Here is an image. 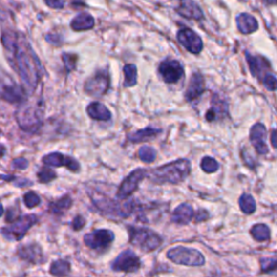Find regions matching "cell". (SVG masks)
<instances>
[{
	"label": "cell",
	"mask_w": 277,
	"mask_h": 277,
	"mask_svg": "<svg viewBox=\"0 0 277 277\" xmlns=\"http://www.w3.org/2000/svg\"><path fill=\"white\" fill-rule=\"evenodd\" d=\"M70 27L75 32L88 31V29L94 27V19L88 13H80L76 18L73 19L72 23H70Z\"/></svg>",
	"instance_id": "obj_25"
},
{
	"label": "cell",
	"mask_w": 277,
	"mask_h": 277,
	"mask_svg": "<svg viewBox=\"0 0 277 277\" xmlns=\"http://www.w3.org/2000/svg\"><path fill=\"white\" fill-rule=\"evenodd\" d=\"M47 42L53 46H60L62 43V37L57 34H49L47 36Z\"/></svg>",
	"instance_id": "obj_42"
},
{
	"label": "cell",
	"mask_w": 277,
	"mask_h": 277,
	"mask_svg": "<svg viewBox=\"0 0 277 277\" xmlns=\"http://www.w3.org/2000/svg\"><path fill=\"white\" fill-rule=\"evenodd\" d=\"M261 271L263 273H275L277 272V254L273 256L260 259Z\"/></svg>",
	"instance_id": "obj_32"
},
{
	"label": "cell",
	"mask_w": 277,
	"mask_h": 277,
	"mask_svg": "<svg viewBox=\"0 0 277 277\" xmlns=\"http://www.w3.org/2000/svg\"><path fill=\"white\" fill-rule=\"evenodd\" d=\"M193 216H194V210L192 208V206L189 204H181L173 211L172 216H171V221L175 224L185 225L191 222Z\"/></svg>",
	"instance_id": "obj_22"
},
{
	"label": "cell",
	"mask_w": 277,
	"mask_h": 277,
	"mask_svg": "<svg viewBox=\"0 0 277 277\" xmlns=\"http://www.w3.org/2000/svg\"><path fill=\"white\" fill-rule=\"evenodd\" d=\"M177 12L180 16L184 17L189 20H195V21H199L204 18L203 11L199 8V6L193 0H180L179 4L177 7Z\"/></svg>",
	"instance_id": "obj_18"
},
{
	"label": "cell",
	"mask_w": 277,
	"mask_h": 277,
	"mask_svg": "<svg viewBox=\"0 0 277 277\" xmlns=\"http://www.w3.org/2000/svg\"><path fill=\"white\" fill-rule=\"evenodd\" d=\"M148 175L149 171L143 168L133 170L120 184L117 193H116V197L122 200L127 199L129 196L132 195L138 190L141 181L147 178Z\"/></svg>",
	"instance_id": "obj_10"
},
{
	"label": "cell",
	"mask_w": 277,
	"mask_h": 277,
	"mask_svg": "<svg viewBox=\"0 0 277 277\" xmlns=\"http://www.w3.org/2000/svg\"><path fill=\"white\" fill-rule=\"evenodd\" d=\"M44 3L51 9H62L64 7V0H43Z\"/></svg>",
	"instance_id": "obj_41"
},
{
	"label": "cell",
	"mask_w": 277,
	"mask_h": 277,
	"mask_svg": "<svg viewBox=\"0 0 277 277\" xmlns=\"http://www.w3.org/2000/svg\"><path fill=\"white\" fill-rule=\"evenodd\" d=\"M87 114L89 115L90 118L99 120V122H107L112 117V114H110L108 108L100 102H93L89 104L87 107Z\"/></svg>",
	"instance_id": "obj_23"
},
{
	"label": "cell",
	"mask_w": 277,
	"mask_h": 277,
	"mask_svg": "<svg viewBox=\"0 0 277 277\" xmlns=\"http://www.w3.org/2000/svg\"><path fill=\"white\" fill-rule=\"evenodd\" d=\"M271 143L275 149H277V129L273 130V132L271 134Z\"/></svg>",
	"instance_id": "obj_44"
},
{
	"label": "cell",
	"mask_w": 277,
	"mask_h": 277,
	"mask_svg": "<svg viewBox=\"0 0 277 277\" xmlns=\"http://www.w3.org/2000/svg\"><path fill=\"white\" fill-rule=\"evenodd\" d=\"M225 115H228V104L223 99H220L218 94H215L211 102L210 109L206 113V119L208 122H214L225 117Z\"/></svg>",
	"instance_id": "obj_20"
},
{
	"label": "cell",
	"mask_w": 277,
	"mask_h": 277,
	"mask_svg": "<svg viewBox=\"0 0 277 277\" xmlns=\"http://www.w3.org/2000/svg\"><path fill=\"white\" fill-rule=\"evenodd\" d=\"M0 132H1V131H0Z\"/></svg>",
	"instance_id": "obj_48"
},
{
	"label": "cell",
	"mask_w": 277,
	"mask_h": 277,
	"mask_svg": "<svg viewBox=\"0 0 277 277\" xmlns=\"http://www.w3.org/2000/svg\"><path fill=\"white\" fill-rule=\"evenodd\" d=\"M4 154H6V148L2 144H0V158L3 157Z\"/></svg>",
	"instance_id": "obj_45"
},
{
	"label": "cell",
	"mask_w": 277,
	"mask_h": 277,
	"mask_svg": "<svg viewBox=\"0 0 277 277\" xmlns=\"http://www.w3.org/2000/svg\"><path fill=\"white\" fill-rule=\"evenodd\" d=\"M73 205V200L69 196H63L58 200H55L54 203L50 205V211L53 213H63L64 211H66L70 208V206Z\"/></svg>",
	"instance_id": "obj_29"
},
{
	"label": "cell",
	"mask_w": 277,
	"mask_h": 277,
	"mask_svg": "<svg viewBox=\"0 0 277 277\" xmlns=\"http://www.w3.org/2000/svg\"><path fill=\"white\" fill-rule=\"evenodd\" d=\"M266 129L262 124H256L250 130V142L259 154H266L269 148L266 145Z\"/></svg>",
	"instance_id": "obj_17"
},
{
	"label": "cell",
	"mask_w": 277,
	"mask_h": 277,
	"mask_svg": "<svg viewBox=\"0 0 277 277\" xmlns=\"http://www.w3.org/2000/svg\"><path fill=\"white\" fill-rule=\"evenodd\" d=\"M37 222L38 219L35 214L21 215L16 220H13L6 228H3L1 230V233L8 240L19 241L24 237L27 231Z\"/></svg>",
	"instance_id": "obj_8"
},
{
	"label": "cell",
	"mask_w": 277,
	"mask_h": 277,
	"mask_svg": "<svg viewBox=\"0 0 277 277\" xmlns=\"http://www.w3.org/2000/svg\"><path fill=\"white\" fill-rule=\"evenodd\" d=\"M240 210L246 214H251L256 211V201L254 197L249 194H243L239 198Z\"/></svg>",
	"instance_id": "obj_31"
},
{
	"label": "cell",
	"mask_w": 277,
	"mask_h": 277,
	"mask_svg": "<svg viewBox=\"0 0 277 277\" xmlns=\"http://www.w3.org/2000/svg\"><path fill=\"white\" fill-rule=\"evenodd\" d=\"M205 91V80L203 75L199 73H194L191 77L189 87L186 89L185 99L188 101H194L200 97Z\"/></svg>",
	"instance_id": "obj_19"
},
{
	"label": "cell",
	"mask_w": 277,
	"mask_h": 277,
	"mask_svg": "<svg viewBox=\"0 0 277 277\" xmlns=\"http://www.w3.org/2000/svg\"><path fill=\"white\" fill-rule=\"evenodd\" d=\"M85 224V219L83 215L75 216L72 221V223H70V225H72V229L74 231H80L84 228Z\"/></svg>",
	"instance_id": "obj_39"
},
{
	"label": "cell",
	"mask_w": 277,
	"mask_h": 277,
	"mask_svg": "<svg viewBox=\"0 0 277 277\" xmlns=\"http://www.w3.org/2000/svg\"><path fill=\"white\" fill-rule=\"evenodd\" d=\"M1 43L10 66L19 74L25 85L32 92L35 91L42 80L43 68L27 38L20 32L3 29Z\"/></svg>",
	"instance_id": "obj_1"
},
{
	"label": "cell",
	"mask_w": 277,
	"mask_h": 277,
	"mask_svg": "<svg viewBox=\"0 0 277 277\" xmlns=\"http://www.w3.org/2000/svg\"><path fill=\"white\" fill-rule=\"evenodd\" d=\"M139 158L142 160V162L147 163V164H150L153 163L154 160L156 159V150L150 148V147H143L139 149Z\"/></svg>",
	"instance_id": "obj_33"
},
{
	"label": "cell",
	"mask_w": 277,
	"mask_h": 277,
	"mask_svg": "<svg viewBox=\"0 0 277 277\" xmlns=\"http://www.w3.org/2000/svg\"><path fill=\"white\" fill-rule=\"evenodd\" d=\"M24 204L27 208H35L40 205V197L35 192H27L23 197Z\"/></svg>",
	"instance_id": "obj_37"
},
{
	"label": "cell",
	"mask_w": 277,
	"mask_h": 277,
	"mask_svg": "<svg viewBox=\"0 0 277 277\" xmlns=\"http://www.w3.org/2000/svg\"><path fill=\"white\" fill-rule=\"evenodd\" d=\"M236 23L240 33L243 34H250L256 32L259 27V24L256 20L250 16L248 13H241L236 18Z\"/></svg>",
	"instance_id": "obj_24"
},
{
	"label": "cell",
	"mask_w": 277,
	"mask_h": 277,
	"mask_svg": "<svg viewBox=\"0 0 277 277\" xmlns=\"http://www.w3.org/2000/svg\"><path fill=\"white\" fill-rule=\"evenodd\" d=\"M109 88V75L105 69L99 70L85 84V92L94 98H100L107 92Z\"/></svg>",
	"instance_id": "obj_11"
},
{
	"label": "cell",
	"mask_w": 277,
	"mask_h": 277,
	"mask_svg": "<svg viewBox=\"0 0 277 277\" xmlns=\"http://www.w3.org/2000/svg\"><path fill=\"white\" fill-rule=\"evenodd\" d=\"M88 194L91 198L93 205L101 213L107 216H117V218H128L134 213L135 205L133 200H122L112 198L102 191L94 188L88 189Z\"/></svg>",
	"instance_id": "obj_2"
},
{
	"label": "cell",
	"mask_w": 277,
	"mask_h": 277,
	"mask_svg": "<svg viewBox=\"0 0 277 277\" xmlns=\"http://www.w3.org/2000/svg\"><path fill=\"white\" fill-rule=\"evenodd\" d=\"M18 256L22 260L32 262V263H37L43 258V251L38 244L33 243L19 247Z\"/></svg>",
	"instance_id": "obj_21"
},
{
	"label": "cell",
	"mask_w": 277,
	"mask_h": 277,
	"mask_svg": "<svg viewBox=\"0 0 277 277\" xmlns=\"http://www.w3.org/2000/svg\"><path fill=\"white\" fill-rule=\"evenodd\" d=\"M37 178L40 183H49L57 178V173L49 167H43L38 171Z\"/></svg>",
	"instance_id": "obj_34"
},
{
	"label": "cell",
	"mask_w": 277,
	"mask_h": 277,
	"mask_svg": "<svg viewBox=\"0 0 277 277\" xmlns=\"http://www.w3.org/2000/svg\"><path fill=\"white\" fill-rule=\"evenodd\" d=\"M167 258L174 263L186 266H201L205 264V258L200 251L183 246L174 247L168 250Z\"/></svg>",
	"instance_id": "obj_7"
},
{
	"label": "cell",
	"mask_w": 277,
	"mask_h": 277,
	"mask_svg": "<svg viewBox=\"0 0 277 277\" xmlns=\"http://www.w3.org/2000/svg\"><path fill=\"white\" fill-rule=\"evenodd\" d=\"M62 61L64 63V66H65V69H66V72L70 73L72 70L76 68L78 57L76 54H73V53H63Z\"/></svg>",
	"instance_id": "obj_35"
},
{
	"label": "cell",
	"mask_w": 277,
	"mask_h": 277,
	"mask_svg": "<svg viewBox=\"0 0 277 277\" xmlns=\"http://www.w3.org/2000/svg\"><path fill=\"white\" fill-rule=\"evenodd\" d=\"M251 236L256 241H265L270 238V229L265 224H256L250 230Z\"/></svg>",
	"instance_id": "obj_30"
},
{
	"label": "cell",
	"mask_w": 277,
	"mask_h": 277,
	"mask_svg": "<svg viewBox=\"0 0 277 277\" xmlns=\"http://www.w3.org/2000/svg\"><path fill=\"white\" fill-rule=\"evenodd\" d=\"M178 40L182 46L193 54H198L203 50V40L194 31L190 28L180 29Z\"/></svg>",
	"instance_id": "obj_15"
},
{
	"label": "cell",
	"mask_w": 277,
	"mask_h": 277,
	"mask_svg": "<svg viewBox=\"0 0 277 277\" xmlns=\"http://www.w3.org/2000/svg\"><path fill=\"white\" fill-rule=\"evenodd\" d=\"M3 213H4L3 206H2V204H1V203H0V218H1V216L3 215Z\"/></svg>",
	"instance_id": "obj_47"
},
{
	"label": "cell",
	"mask_w": 277,
	"mask_h": 277,
	"mask_svg": "<svg viewBox=\"0 0 277 277\" xmlns=\"http://www.w3.org/2000/svg\"><path fill=\"white\" fill-rule=\"evenodd\" d=\"M160 77L165 83L175 84L183 77L184 69L181 63L177 60H166L158 67Z\"/></svg>",
	"instance_id": "obj_13"
},
{
	"label": "cell",
	"mask_w": 277,
	"mask_h": 277,
	"mask_svg": "<svg viewBox=\"0 0 277 277\" xmlns=\"http://www.w3.org/2000/svg\"><path fill=\"white\" fill-rule=\"evenodd\" d=\"M12 166L16 169L24 170V169H26L28 167V162L25 158H23V157H19V158H16V159L13 160Z\"/></svg>",
	"instance_id": "obj_40"
},
{
	"label": "cell",
	"mask_w": 277,
	"mask_h": 277,
	"mask_svg": "<svg viewBox=\"0 0 277 277\" xmlns=\"http://www.w3.org/2000/svg\"><path fill=\"white\" fill-rule=\"evenodd\" d=\"M43 163L47 167H66L73 172H78L80 165L76 159L67 155H63L59 152H54L43 156Z\"/></svg>",
	"instance_id": "obj_14"
},
{
	"label": "cell",
	"mask_w": 277,
	"mask_h": 277,
	"mask_svg": "<svg viewBox=\"0 0 277 277\" xmlns=\"http://www.w3.org/2000/svg\"><path fill=\"white\" fill-rule=\"evenodd\" d=\"M246 59L249 64L251 74L261 80V83L271 74L270 63L263 57H254V55H250L248 52H246Z\"/></svg>",
	"instance_id": "obj_16"
},
{
	"label": "cell",
	"mask_w": 277,
	"mask_h": 277,
	"mask_svg": "<svg viewBox=\"0 0 277 277\" xmlns=\"http://www.w3.org/2000/svg\"><path fill=\"white\" fill-rule=\"evenodd\" d=\"M141 261L139 256L132 250L127 249L120 253L112 263V269L115 272H126V273H133L139 271Z\"/></svg>",
	"instance_id": "obj_12"
},
{
	"label": "cell",
	"mask_w": 277,
	"mask_h": 277,
	"mask_svg": "<svg viewBox=\"0 0 277 277\" xmlns=\"http://www.w3.org/2000/svg\"><path fill=\"white\" fill-rule=\"evenodd\" d=\"M124 76H125V88H130L137 85L138 79V69L134 64H126L124 66Z\"/></svg>",
	"instance_id": "obj_28"
},
{
	"label": "cell",
	"mask_w": 277,
	"mask_h": 277,
	"mask_svg": "<svg viewBox=\"0 0 277 277\" xmlns=\"http://www.w3.org/2000/svg\"><path fill=\"white\" fill-rule=\"evenodd\" d=\"M130 243L144 253H150L163 244V238L156 232L148 228L128 226Z\"/></svg>",
	"instance_id": "obj_5"
},
{
	"label": "cell",
	"mask_w": 277,
	"mask_h": 277,
	"mask_svg": "<svg viewBox=\"0 0 277 277\" xmlns=\"http://www.w3.org/2000/svg\"><path fill=\"white\" fill-rule=\"evenodd\" d=\"M200 167L205 171V172L213 173L219 169V164L213 157H205L203 158V160H201Z\"/></svg>",
	"instance_id": "obj_36"
},
{
	"label": "cell",
	"mask_w": 277,
	"mask_h": 277,
	"mask_svg": "<svg viewBox=\"0 0 277 277\" xmlns=\"http://www.w3.org/2000/svg\"><path fill=\"white\" fill-rule=\"evenodd\" d=\"M191 163L188 159H178L155 168L149 173L150 181L157 184H178L189 177Z\"/></svg>",
	"instance_id": "obj_4"
},
{
	"label": "cell",
	"mask_w": 277,
	"mask_h": 277,
	"mask_svg": "<svg viewBox=\"0 0 277 277\" xmlns=\"http://www.w3.org/2000/svg\"><path fill=\"white\" fill-rule=\"evenodd\" d=\"M262 84H263L266 89L271 90V91H275V90H277V78L273 74H270L269 76L262 82Z\"/></svg>",
	"instance_id": "obj_38"
},
{
	"label": "cell",
	"mask_w": 277,
	"mask_h": 277,
	"mask_svg": "<svg viewBox=\"0 0 277 277\" xmlns=\"http://www.w3.org/2000/svg\"><path fill=\"white\" fill-rule=\"evenodd\" d=\"M208 218V213L207 211H205V210H198V213L197 214H196V221L197 222H200V221H204Z\"/></svg>",
	"instance_id": "obj_43"
},
{
	"label": "cell",
	"mask_w": 277,
	"mask_h": 277,
	"mask_svg": "<svg viewBox=\"0 0 277 277\" xmlns=\"http://www.w3.org/2000/svg\"><path fill=\"white\" fill-rule=\"evenodd\" d=\"M115 239V235L109 230H95L84 236L85 245L98 253L107 251Z\"/></svg>",
	"instance_id": "obj_9"
},
{
	"label": "cell",
	"mask_w": 277,
	"mask_h": 277,
	"mask_svg": "<svg viewBox=\"0 0 277 277\" xmlns=\"http://www.w3.org/2000/svg\"><path fill=\"white\" fill-rule=\"evenodd\" d=\"M0 98L11 104H21L27 99L24 89L0 67Z\"/></svg>",
	"instance_id": "obj_6"
},
{
	"label": "cell",
	"mask_w": 277,
	"mask_h": 277,
	"mask_svg": "<svg viewBox=\"0 0 277 277\" xmlns=\"http://www.w3.org/2000/svg\"><path fill=\"white\" fill-rule=\"evenodd\" d=\"M266 4H276L277 0H263Z\"/></svg>",
	"instance_id": "obj_46"
},
{
	"label": "cell",
	"mask_w": 277,
	"mask_h": 277,
	"mask_svg": "<svg viewBox=\"0 0 277 277\" xmlns=\"http://www.w3.org/2000/svg\"><path fill=\"white\" fill-rule=\"evenodd\" d=\"M70 264L66 260H57L50 265V274L55 277H65L69 274Z\"/></svg>",
	"instance_id": "obj_27"
},
{
	"label": "cell",
	"mask_w": 277,
	"mask_h": 277,
	"mask_svg": "<svg viewBox=\"0 0 277 277\" xmlns=\"http://www.w3.org/2000/svg\"><path fill=\"white\" fill-rule=\"evenodd\" d=\"M160 133L159 129H155L152 127H148L144 128L142 130H138L135 131L134 133L129 135V141H131L132 143H140V142H144V141H148L153 139L155 137Z\"/></svg>",
	"instance_id": "obj_26"
},
{
	"label": "cell",
	"mask_w": 277,
	"mask_h": 277,
	"mask_svg": "<svg viewBox=\"0 0 277 277\" xmlns=\"http://www.w3.org/2000/svg\"><path fill=\"white\" fill-rule=\"evenodd\" d=\"M43 110L42 98L25 100L16 112V119L20 128L26 132H36L43 125Z\"/></svg>",
	"instance_id": "obj_3"
}]
</instances>
